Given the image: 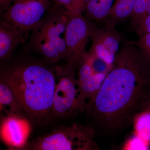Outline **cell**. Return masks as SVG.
I'll return each instance as SVG.
<instances>
[{
	"mask_svg": "<svg viewBox=\"0 0 150 150\" xmlns=\"http://www.w3.org/2000/svg\"><path fill=\"white\" fill-rule=\"evenodd\" d=\"M74 0H53L55 5L64 8L68 11Z\"/></svg>",
	"mask_w": 150,
	"mask_h": 150,
	"instance_id": "603a6c76",
	"label": "cell"
},
{
	"mask_svg": "<svg viewBox=\"0 0 150 150\" xmlns=\"http://www.w3.org/2000/svg\"><path fill=\"white\" fill-rule=\"evenodd\" d=\"M133 134L150 147V99L134 118Z\"/></svg>",
	"mask_w": 150,
	"mask_h": 150,
	"instance_id": "4fadbf2b",
	"label": "cell"
},
{
	"mask_svg": "<svg viewBox=\"0 0 150 150\" xmlns=\"http://www.w3.org/2000/svg\"><path fill=\"white\" fill-rule=\"evenodd\" d=\"M55 67L25 51L1 64L0 80L11 89L23 114L35 125L45 126L55 120Z\"/></svg>",
	"mask_w": 150,
	"mask_h": 150,
	"instance_id": "7a4b0ae2",
	"label": "cell"
},
{
	"mask_svg": "<svg viewBox=\"0 0 150 150\" xmlns=\"http://www.w3.org/2000/svg\"><path fill=\"white\" fill-rule=\"evenodd\" d=\"M71 17L66 9L53 4L32 30L25 51L38 54L52 65L66 60V32Z\"/></svg>",
	"mask_w": 150,
	"mask_h": 150,
	"instance_id": "3957f363",
	"label": "cell"
},
{
	"mask_svg": "<svg viewBox=\"0 0 150 150\" xmlns=\"http://www.w3.org/2000/svg\"><path fill=\"white\" fill-rule=\"evenodd\" d=\"M96 25L83 15L71 17L66 32L67 64L76 68Z\"/></svg>",
	"mask_w": 150,
	"mask_h": 150,
	"instance_id": "52a82bcc",
	"label": "cell"
},
{
	"mask_svg": "<svg viewBox=\"0 0 150 150\" xmlns=\"http://www.w3.org/2000/svg\"><path fill=\"white\" fill-rule=\"evenodd\" d=\"M137 0H115L107 19L105 26L115 28L119 23L131 18Z\"/></svg>",
	"mask_w": 150,
	"mask_h": 150,
	"instance_id": "8fae6325",
	"label": "cell"
},
{
	"mask_svg": "<svg viewBox=\"0 0 150 150\" xmlns=\"http://www.w3.org/2000/svg\"><path fill=\"white\" fill-rule=\"evenodd\" d=\"M150 14V0H137L131 17V25L135 28L139 23Z\"/></svg>",
	"mask_w": 150,
	"mask_h": 150,
	"instance_id": "e0dca14e",
	"label": "cell"
},
{
	"mask_svg": "<svg viewBox=\"0 0 150 150\" xmlns=\"http://www.w3.org/2000/svg\"><path fill=\"white\" fill-rule=\"evenodd\" d=\"M89 1L90 0H74L68 10L71 16L83 15L86 6Z\"/></svg>",
	"mask_w": 150,
	"mask_h": 150,
	"instance_id": "ffe728a7",
	"label": "cell"
},
{
	"mask_svg": "<svg viewBox=\"0 0 150 150\" xmlns=\"http://www.w3.org/2000/svg\"><path fill=\"white\" fill-rule=\"evenodd\" d=\"M150 99V59L130 41L117 53L112 69L86 102L85 112L102 130L116 132L132 124Z\"/></svg>",
	"mask_w": 150,
	"mask_h": 150,
	"instance_id": "6da1fadb",
	"label": "cell"
},
{
	"mask_svg": "<svg viewBox=\"0 0 150 150\" xmlns=\"http://www.w3.org/2000/svg\"><path fill=\"white\" fill-rule=\"evenodd\" d=\"M30 123L24 115L11 114L2 116L1 126L2 139L11 149L19 150L27 143Z\"/></svg>",
	"mask_w": 150,
	"mask_h": 150,
	"instance_id": "ba28073f",
	"label": "cell"
},
{
	"mask_svg": "<svg viewBox=\"0 0 150 150\" xmlns=\"http://www.w3.org/2000/svg\"><path fill=\"white\" fill-rule=\"evenodd\" d=\"M115 0H90L83 14L92 21H100L108 16Z\"/></svg>",
	"mask_w": 150,
	"mask_h": 150,
	"instance_id": "5bb4252c",
	"label": "cell"
},
{
	"mask_svg": "<svg viewBox=\"0 0 150 150\" xmlns=\"http://www.w3.org/2000/svg\"><path fill=\"white\" fill-rule=\"evenodd\" d=\"M88 59L94 72L96 74H108L112 69L113 66L109 65L103 59L93 56L87 52Z\"/></svg>",
	"mask_w": 150,
	"mask_h": 150,
	"instance_id": "ac0fdd59",
	"label": "cell"
},
{
	"mask_svg": "<svg viewBox=\"0 0 150 150\" xmlns=\"http://www.w3.org/2000/svg\"><path fill=\"white\" fill-rule=\"evenodd\" d=\"M53 4L49 0H16L1 14V20L11 25L26 39Z\"/></svg>",
	"mask_w": 150,
	"mask_h": 150,
	"instance_id": "8992f818",
	"label": "cell"
},
{
	"mask_svg": "<svg viewBox=\"0 0 150 150\" xmlns=\"http://www.w3.org/2000/svg\"><path fill=\"white\" fill-rule=\"evenodd\" d=\"M76 71V67L68 64L55 66L57 81L53 106L55 120L72 118L85 111L86 103L80 95Z\"/></svg>",
	"mask_w": 150,
	"mask_h": 150,
	"instance_id": "5b68a950",
	"label": "cell"
},
{
	"mask_svg": "<svg viewBox=\"0 0 150 150\" xmlns=\"http://www.w3.org/2000/svg\"><path fill=\"white\" fill-rule=\"evenodd\" d=\"M96 32L108 51L116 56L121 41V35L115 28L105 26L103 28L96 27Z\"/></svg>",
	"mask_w": 150,
	"mask_h": 150,
	"instance_id": "9a60e30c",
	"label": "cell"
},
{
	"mask_svg": "<svg viewBox=\"0 0 150 150\" xmlns=\"http://www.w3.org/2000/svg\"><path fill=\"white\" fill-rule=\"evenodd\" d=\"M125 150H149L150 147L136 135L133 134L123 145Z\"/></svg>",
	"mask_w": 150,
	"mask_h": 150,
	"instance_id": "d6986e66",
	"label": "cell"
},
{
	"mask_svg": "<svg viewBox=\"0 0 150 150\" xmlns=\"http://www.w3.org/2000/svg\"><path fill=\"white\" fill-rule=\"evenodd\" d=\"M134 29L139 37L150 33V14L140 22Z\"/></svg>",
	"mask_w": 150,
	"mask_h": 150,
	"instance_id": "7402d4cb",
	"label": "cell"
},
{
	"mask_svg": "<svg viewBox=\"0 0 150 150\" xmlns=\"http://www.w3.org/2000/svg\"><path fill=\"white\" fill-rule=\"evenodd\" d=\"M21 33L11 25L1 20L0 21V62L3 64L13 56L19 44L25 41Z\"/></svg>",
	"mask_w": 150,
	"mask_h": 150,
	"instance_id": "30bf717a",
	"label": "cell"
},
{
	"mask_svg": "<svg viewBox=\"0 0 150 150\" xmlns=\"http://www.w3.org/2000/svg\"><path fill=\"white\" fill-rule=\"evenodd\" d=\"M0 106L1 112L4 114L3 116L11 114H19L25 116L11 89L6 83L1 80Z\"/></svg>",
	"mask_w": 150,
	"mask_h": 150,
	"instance_id": "7c38bea8",
	"label": "cell"
},
{
	"mask_svg": "<svg viewBox=\"0 0 150 150\" xmlns=\"http://www.w3.org/2000/svg\"><path fill=\"white\" fill-rule=\"evenodd\" d=\"M77 81L82 99L86 103L99 91L107 75L94 72L85 52L76 65Z\"/></svg>",
	"mask_w": 150,
	"mask_h": 150,
	"instance_id": "9c48e42d",
	"label": "cell"
},
{
	"mask_svg": "<svg viewBox=\"0 0 150 150\" xmlns=\"http://www.w3.org/2000/svg\"><path fill=\"white\" fill-rule=\"evenodd\" d=\"M95 29L91 36L92 43L88 52L91 55L104 60L109 65L113 66L116 56L110 53L105 48L96 32Z\"/></svg>",
	"mask_w": 150,
	"mask_h": 150,
	"instance_id": "2e32d148",
	"label": "cell"
},
{
	"mask_svg": "<svg viewBox=\"0 0 150 150\" xmlns=\"http://www.w3.org/2000/svg\"><path fill=\"white\" fill-rule=\"evenodd\" d=\"M16 0H0V13H2L11 5Z\"/></svg>",
	"mask_w": 150,
	"mask_h": 150,
	"instance_id": "cb8c5ba5",
	"label": "cell"
},
{
	"mask_svg": "<svg viewBox=\"0 0 150 150\" xmlns=\"http://www.w3.org/2000/svg\"><path fill=\"white\" fill-rule=\"evenodd\" d=\"M95 135L92 126L75 123L27 142L19 150H98Z\"/></svg>",
	"mask_w": 150,
	"mask_h": 150,
	"instance_id": "277c9868",
	"label": "cell"
},
{
	"mask_svg": "<svg viewBox=\"0 0 150 150\" xmlns=\"http://www.w3.org/2000/svg\"><path fill=\"white\" fill-rule=\"evenodd\" d=\"M132 42L139 48L150 59V33L139 36L138 41Z\"/></svg>",
	"mask_w": 150,
	"mask_h": 150,
	"instance_id": "44dd1931",
	"label": "cell"
}]
</instances>
